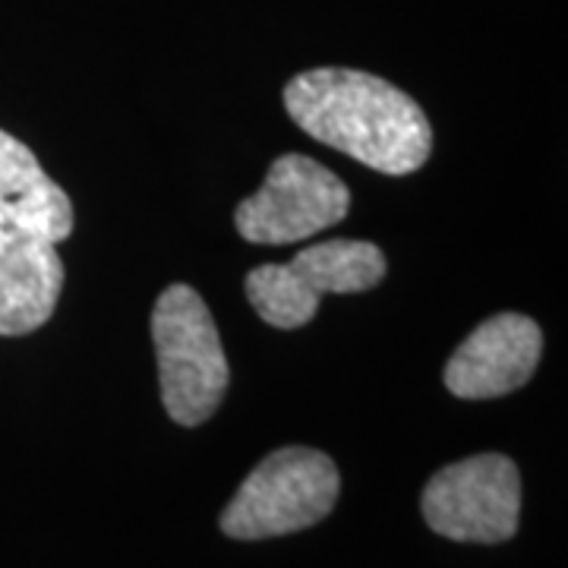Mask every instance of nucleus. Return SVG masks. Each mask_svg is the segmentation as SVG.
Masks as SVG:
<instances>
[{
	"label": "nucleus",
	"instance_id": "2",
	"mask_svg": "<svg viewBox=\"0 0 568 568\" xmlns=\"http://www.w3.org/2000/svg\"><path fill=\"white\" fill-rule=\"evenodd\" d=\"M152 342L168 417L181 426L205 424L222 405L231 366L219 325L190 284H171L155 301Z\"/></svg>",
	"mask_w": 568,
	"mask_h": 568
},
{
	"label": "nucleus",
	"instance_id": "9",
	"mask_svg": "<svg viewBox=\"0 0 568 568\" xmlns=\"http://www.w3.org/2000/svg\"><path fill=\"white\" fill-rule=\"evenodd\" d=\"M0 231L61 244L73 234V203L44 174L36 152L0 130Z\"/></svg>",
	"mask_w": 568,
	"mask_h": 568
},
{
	"label": "nucleus",
	"instance_id": "3",
	"mask_svg": "<svg viewBox=\"0 0 568 568\" xmlns=\"http://www.w3.org/2000/svg\"><path fill=\"white\" fill-rule=\"evenodd\" d=\"M342 477L335 462L306 446L272 452L246 477L222 511V530L234 540H265L313 528L335 508Z\"/></svg>",
	"mask_w": 568,
	"mask_h": 568
},
{
	"label": "nucleus",
	"instance_id": "5",
	"mask_svg": "<svg viewBox=\"0 0 568 568\" xmlns=\"http://www.w3.org/2000/svg\"><path fill=\"white\" fill-rule=\"evenodd\" d=\"M351 212L347 183L306 155H278L263 186L234 209V224L250 244H297L345 222Z\"/></svg>",
	"mask_w": 568,
	"mask_h": 568
},
{
	"label": "nucleus",
	"instance_id": "7",
	"mask_svg": "<svg viewBox=\"0 0 568 568\" xmlns=\"http://www.w3.org/2000/svg\"><path fill=\"white\" fill-rule=\"evenodd\" d=\"M544 354V332L530 316L499 313L477 325L446 364V388L465 402L503 398L528 383Z\"/></svg>",
	"mask_w": 568,
	"mask_h": 568
},
{
	"label": "nucleus",
	"instance_id": "6",
	"mask_svg": "<svg viewBox=\"0 0 568 568\" xmlns=\"http://www.w3.org/2000/svg\"><path fill=\"white\" fill-rule=\"evenodd\" d=\"M424 521L458 544H503L521 518V474L506 455L443 467L424 489Z\"/></svg>",
	"mask_w": 568,
	"mask_h": 568
},
{
	"label": "nucleus",
	"instance_id": "1",
	"mask_svg": "<svg viewBox=\"0 0 568 568\" xmlns=\"http://www.w3.org/2000/svg\"><path fill=\"white\" fill-rule=\"evenodd\" d=\"M284 108L306 136L388 178L420 171L433 152L424 108L364 70H306L284 85Z\"/></svg>",
	"mask_w": 568,
	"mask_h": 568
},
{
	"label": "nucleus",
	"instance_id": "4",
	"mask_svg": "<svg viewBox=\"0 0 568 568\" xmlns=\"http://www.w3.org/2000/svg\"><path fill=\"white\" fill-rule=\"evenodd\" d=\"M386 278V256L369 241H325L291 263L260 265L246 275V301L275 328L306 325L325 294H361Z\"/></svg>",
	"mask_w": 568,
	"mask_h": 568
},
{
	"label": "nucleus",
	"instance_id": "8",
	"mask_svg": "<svg viewBox=\"0 0 568 568\" xmlns=\"http://www.w3.org/2000/svg\"><path fill=\"white\" fill-rule=\"evenodd\" d=\"M63 291L58 244L0 231V335H29L54 316Z\"/></svg>",
	"mask_w": 568,
	"mask_h": 568
}]
</instances>
